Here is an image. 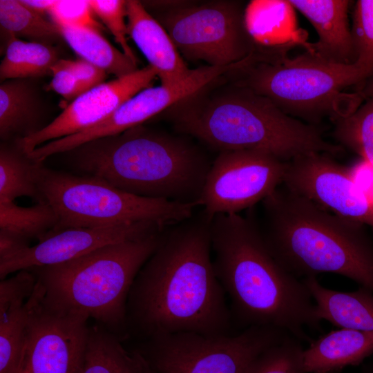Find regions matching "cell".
Segmentation results:
<instances>
[{"instance_id": "ac0fdd59", "label": "cell", "mask_w": 373, "mask_h": 373, "mask_svg": "<svg viewBox=\"0 0 373 373\" xmlns=\"http://www.w3.org/2000/svg\"><path fill=\"white\" fill-rule=\"evenodd\" d=\"M303 283L315 303L316 314L340 328L373 333V292L360 287L352 291H341L323 286L314 276Z\"/></svg>"}, {"instance_id": "44dd1931", "label": "cell", "mask_w": 373, "mask_h": 373, "mask_svg": "<svg viewBox=\"0 0 373 373\" xmlns=\"http://www.w3.org/2000/svg\"><path fill=\"white\" fill-rule=\"evenodd\" d=\"M82 373H154L135 349L126 350L122 340L100 325L90 327Z\"/></svg>"}, {"instance_id": "2e32d148", "label": "cell", "mask_w": 373, "mask_h": 373, "mask_svg": "<svg viewBox=\"0 0 373 373\" xmlns=\"http://www.w3.org/2000/svg\"><path fill=\"white\" fill-rule=\"evenodd\" d=\"M129 36L157 73L161 85L183 81L192 71L182 58L170 36L144 6L136 0L126 1Z\"/></svg>"}, {"instance_id": "484cf974", "label": "cell", "mask_w": 373, "mask_h": 373, "mask_svg": "<svg viewBox=\"0 0 373 373\" xmlns=\"http://www.w3.org/2000/svg\"><path fill=\"white\" fill-rule=\"evenodd\" d=\"M58 223L53 208L46 201L24 207L14 201L0 202V230L26 240H39L52 231Z\"/></svg>"}, {"instance_id": "4316f807", "label": "cell", "mask_w": 373, "mask_h": 373, "mask_svg": "<svg viewBox=\"0 0 373 373\" xmlns=\"http://www.w3.org/2000/svg\"><path fill=\"white\" fill-rule=\"evenodd\" d=\"M339 146L356 153L373 169V97L350 113L334 118Z\"/></svg>"}, {"instance_id": "f546056e", "label": "cell", "mask_w": 373, "mask_h": 373, "mask_svg": "<svg viewBox=\"0 0 373 373\" xmlns=\"http://www.w3.org/2000/svg\"><path fill=\"white\" fill-rule=\"evenodd\" d=\"M301 341L290 335L257 356L244 373H307Z\"/></svg>"}, {"instance_id": "d4e9b609", "label": "cell", "mask_w": 373, "mask_h": 373, "mask_svg": "<svg viewBox=\"0 0 373 373\" xmlns=\"http://www.w3.org/2000/svg\"><path fill=\"white\" fill-rule=\"evenodd\" d=\"M15 142V141H14ZM36 162L15 142H2L0 146V202H12L28 196L44 201L34 177Z\"/></svg>"}, {"instance_id": "74e56055", "label": "cell", "mask_w": 373, "mask_h": 373, "mask_svg": "<svg viewBox=\"0 0 373 373\" xmlns=\"http://www.w3.org/2000/svg\"><path fill=\"white\" fill-rule=\"evenodd\" d=\"M19 1L30 10L42 15L45 12L48 13L57 1L21 0Z\"/></svg>"}, {"instance_id": "3957f363", "label": "cell", "mask_w": 373, "mask_h": 373, "mask_svg": "<svg viewBox=\"0 0 373 373\" xmlns=\"http://www.w3.org/2000/svg\"><path fill=\"white\" fill-rule=\"evenodd\" d=\"M220 79L164 112L177 133L220 152L263 151L285 162L310 153L343 151L315 125L288 115L247 88L219 84Z\"/></svg>"}, {"instance_id": "d590c367", "label": "cell", "mask_w": 373, "mask_h": 373, "mask_svg": "<svg viewBox=\"0 0 373 373\" xmlns=\"http://www.w3.org/2000/svg\"><path fill=\"white\" fill-rule=\"evenodd\" d=\"M59 60L52 68V79L48 87L66 99L73 101L84 90L76 77Z\"/></svg>"}, {"instance_id": "cb8c5ba5", "label": "cell", "mask_w": 373, "mask_h": 373, "mask_svg": "<svg viewBox=\"0 0 373 373\" xmlns=\"http://www.w3.org/2000/svg\"><path fill=\"white\" fill-rule=\"evenodd\" d=\"M58 60L57 51L52 46L26 41L10 35L0 64V79L4 82L52 75Z\"/></svg>"}, {"instance_id": "e575fe53", "label": "cell", "mask_w": 373, "mask_h": 373, "mask_svg": "<svg viewBox=\"0 0 373 373\" xmlns=\"http://www.w3.org/2000/svg\"><path fill=\"white\" fill-rule=\"evenodd\" d=\"M59 61L76 77L84 92L104 83L106 73L84 59L79 58L76 60Z\"/></svg>"}, {"instance_id": "d6986e66", "label": "cell", "mask_w": 373, "mask_h": 373, "mask_svg": "<svg viewBox=\"0 0 373 373\" xmlns=\"http://www.w3.org/2000/svg\"><path fill=\"white\" fill-rule=\"evenodd\" d=\"M373 354V333L340 328L332 330L304 349L303 365L307 373L340 371L358 365Z\"/></svg>"}, {"instance_id": "d6a6232c", "label": "cell", "mask_w": 373, "mask_h": 373, "mask_svg": "<svg viewBox=\"0 0 373 373\" xmlns=\"http://www.w3.org/2000/svg\"><path fill=\"white\" fill-rule=\"evenodd\" d=\"M89 1H57L48 15L57 26L89 28L100 30L102 27L95 20Z\"/></svg>"}, {"instance_id": "ffe728a7", "label": "cell", "mask_w": 373, "mask_h": 373, "mask_svg": "<svg viewBox=\"0 0 373 373\" xmlns=\"http://www.w3.org/2000/svg\"><path fill=\"white\" fill-rule=\"evenodd\" d=\"M294 8L286 0H253L245 8V24L254 45L274 48L298 41Z\"/></svg>"}, {"instance_id": "8fae6325", "label": "cell", "mask_w": 373, "mask_h": 373, "mask_svg": "<svg viewBox=\"0 0 373 373\" xmlns=\"http://www.w3.org/2000/svg\"><path fill=\"white\" fill-rule=\"evenodd\" d=\"M287 162L263 151H221L212 162L198 207L211 218L253 208L282 184Z\"/></svg>"}, {"instance_id": "52a82bcc", "label": "cell", "mask_w": 373, "mask_h": 373, "mask_svg": "<svg viewBox=\"0 0 373 373\" xmlns=\"http://www.w3.org/2000/svg\"><path fill=\"white\" fill-rule=\"evenodd\" d=\"M294 42L274 48L256 46L240 66L229 71L231 82L273 102L283 112L314 125L321 118L340 115L336 102L349 86L373 77V70L325 60L307 50L287 55Z\"/></svg>"}, {"instance_id": "5b68a950", "label": "cell", "mask_w": 373, "mask_h": 373, "mask_svg": "<svg viewBox=\"0 0 373 373\" xmlns=\"http://www.w3.org/2000/svg\"><path fill=\"white\" fill-rule=\"evenodd\" d=\"M260 224L276 260L298 278L332 273L373 292V237L283 184L262 202Z\"/></svg>"}, {"instance_id": "9c48e42d", "label": "cell", "mask_w": 373, "mask_h": 373, "mask_svg": "<svg viewBox=\"0 0 373 373\" xmlns=\"http://www.w3.org/2000/svg\"><path fill=\"white\" fill-rule=\"evenodd\" d=\"M290 335L272 326L228 335L178 332L140 341L135 350L154 373H244L257 356Z\"/></svg>"}, {"instance_id": "7c38bea8", "label": "cell", "mask_w": 373, "mask_h": 373, "mask_svg": "<svg viewBox=\"0 0 373 373\" xmlns=\"http://www.w3.org/2000/svg\"><path fill=\"white\" fill-rule=\"evenodd\" d=\"M26 303L28 318L21 373H82L89 318L46 307L37 283Z\"/></svg>"}, {"instance_id": "603a6c76", "label": "cell", "mask_w": 373, "mask_h": 373, "mask_svg": "<svg viewBox=\"0 0 373 373\" xmlns=\"http://www.w3.org/2000/svg\"><path fill=\"white\" fill-rule=\"evenodd\" d=\"M57 27L61 37L79 58L106 73L120 77L138 70L137 64L112 46L99 30L67 26Z\"/></svg>"}, {"instance_id": "f35d334b", "label": "cell", "mask_w": 373, "mask_h": 373, "mask_svg": "<svg viewBox=\"0 0 373 373\" xmlns=\"http://www.w3.org/2000/svg\"><path fill=\"white\" fill-rule=\"evenodd\" d=\"M363 86L357 93L362 98L373 97V77L363 82Z\"/></svg>"}, {"instance_id": "60d3db41", "label": "cell", "mask_w": 373, "mask_h": 373, "mask_svg": "<svg viewBox=\"0 0 373 373\" xmlns=\"http://www.w3.org/2000/svg\"><path fill=\"white\" fill-rule=\"evenodd\" d=\"M340 371H332L327 373H339Z\"/></svg>"}, {"instance_id": "83f0119b", "label": "cell", "mask_w": 373, "mask_h": 373, "mask_svg": "<svg viewBox=\"0 0 373 373\" xmlns=\"http://www.w3.org/2000/svg\"><path fill=\"white\" fill-rule=\"evenodd\" d=\"M28 318L26 301L0 312V373H21Z\"/></svg>"}, {"instance_id": "ba28073f", "label": "cell", "mask_w": 373, "mask_h": 373, "mask_svg": "<svg viewBox=\"0 0 373 373\" xmlns=\"http://www.w3.org/2000/svg\"><path fill=\"white\" fill-rule=\"evenodd\" d=\"M34 177L43 200L57 216V225L51 232L140 222L169 227L191 217L198 207L135 195L95 176L47 168L43 162H36Z\"/></svg>"}, {"instance_id": "277c9868", "label": "cell", "mask_w": 373, "mask_h": 373, "mask_svg": "<svg viewBox=\"0 0 373 373\" xmlns=\"http://www.w3.org/2000/svg\"><path fill=\"white\" fill-rule=\"evenodd\" d=\"M64 154L83 175L127 193L197 206L213 162L189 136L143 124Z\"/></svg>"}, {"instance_id": "836d02e7", "label": "cell", "mask_w": 373, "mask_h": 373, "mask_svg": "<svg viewBox=\"0 0 373 373\" xmlns=\"http://www.w3.org/2000/svg\"><path fill=\"white\" fill-rule=\"evenodd\" d=\"M37 280L29 269H22L8 279L0 283V312L6 310L11 305L26 301L32 295Z\"/></svg>"}, {"instance_id": "1f68e13d", "label": "cell", "mask_w": 373, "mask_h": 373, "mask_svg": "<svg viewBox=\"0 0 373 373\" xmlns=\"http://www.w3.org/2000/svg\"><path fill=\"white\" fill-rule=\"evenodd\" d=\"M89 3L94 14L112 33L122 51L137 64V59L127 40L126 1L92 0Z\"/></svg>"}, {"instance_id": "8992f818", "label": "cell", "mask_w": 373, "mask_h": 373, "mask_svg": "<svg viewBox=\"0 0 373 373\" xmlns=\"http://www.w3.org/2000/svg\"><path fill=\"white\" fill-rule=\"evenodd\" d=\"M165 229L107 245L64 262L28 269L35 275L46 307L93 318L122 341L128 337L126 305L131 288Z\"/></svg>"}, {"instance_id": "6da1fadb", "label": "cell", "mask_w": 373, "mask_h": 373, "mask_svg": "<svg viewBox=\"0 0 373 373\" xmlns=\"http://www.w3.org/2000/svg\"><path fill=\"white\" fill-rule=\"evenodd\" d=\"M211 220L202 209L165 229L131 288L128 337L140 341L178 332L228 335L239 332L213 266Z\"/></svg>"}, {"instance_id": "f1b7e54d", "label": "cell", "mask_w": 373, "mask_h": 373, "mask_svg": "<svg viewBox=\"0 0 373 373\" xmlns=\"http://www.w3.org/2000/svg\"><path fill=\"white\" fill-rule=\"evenodd\" d=\"M0 24L10 35L52 46L61 37L57 26L23 6L19 1H0Z\"/></svg>"}, {"instance_id": "ab89813d", "label": "cell", "mask_w": 373, "mask_h": 373, "mask_svg": "<svg viewBox=\"0 0 373 373\" xmlns=\"http://www.w3.org/2000/svg\"><path fill=\"white\" fill-rule=\"evenodd\" d=\"M360 373H373V360L364 364Z\"/></svg>"}, {"instance_id": "30bf717a", "label": "cell", "mask_w": 373, "mask_h": 373, "mask_svg": "<svg viewBox=\"0 0 373 373\" xmlns=\"http://www.w3.org/2000/svg\"><path fill=\"white\" fill-rule=\"evenodd\" d=\"M240 1L220 0L160 12L157 20L186 59L227 66L246 59L255 45Z\"/></svg>"}, {"instance_id": "4fadbf2b", "label": "cell", "mask_w": 373, "mask_h": 373, "mask_svg": "<svg viewBox=\"0 0 373 373\" xmlns=\"http://www.w3.org/2000/svg\"><path fill=\"white\" fill-rule=\"evenodd\" d=\"M330 156L310 153L287 162L282 184L327 211L373 229V201L349 169Z\"/></svg>"}, {"instance_id": "e0dca14e", "label": "cell", "mask_w": 373, "mask_h": 373, "mask_svg": "<svg viewBox=\"0 0 373 373\" xmlns=\"http://www.w3.org/2000/svg\"><path fill=\"white\" fill-rule=\"evenodd\" d=\"M311 23L318 41L308 50L321 58L338 64L354 63L347 0H288Z\"/></svg>"}, {"instance_id": "7a4b0ae2", "label": "cell", "mask_w": 373, "mask_h": 373, "mask_svg": "<svg viewBox=\"0 0 373 373\" xmlns=\"http://www.w3.org/2000/svg\"><path fill=\"white\" fill-rule=\"evenodd\" d=\"M211 239L214 271L236 329L272 326L309 341L305 328L321 322L315 303L303 280L274 258L254 215H215Z\"/></svg>"}, {"instance_id": "9a60e30c", "label": "cell", "mask_w": 373, "mask_h": 373, "mask_svg": "<svg viewBox=\"0 0 373 373\" xmlns=\"http://www.w3.org/2000/svg\"><path fill=\"white\" fill-rule=\"evenodd\" d=\"M153 222L68 228L51 232L34 245L0 258V278L22 269L51 265L82 256L107 245L136 239L165 229Z\"/></svg>"}, {"instance_id": "5bb4252c", "label": "cell", "mask_w": 373, "mask_h": 373, "mask_svg": "<svg viewBox=\"0 0 373 373\" xmlns=\"http://www.w3.org/2000/svg\"><path fill=\"white\" fill-rule=\"evenodd\" d=\"M157 77L150 65L95 86L75 99L51 122L16 142L28 155L48 142L78 133L104 120L130 98L152 86Z\"/></svg>"}, {"instance_id": "b9f144b4", "label": "cell", "mask_w": 373, "mask_h": 373, "mask_svg": "<svg viewBox=\"0 0 373 373\" xmlns=\"http://www.w3.org/2000/svg\"></svg>"}, {"instance_id": "7402d4cb", "label": "cell", "mask_w": 373, "mask_h": 373, "mask_svg": "<svg viewBox=\"0 0 373 373\" xmlns=\"http://www.w3.org/2000/svg\"><path fill=\"white\" fill-rule=\"evenodd\" d=\"M23 79L0 86V137L3 142L26 137L40 130L34 91Z\"/></svg>"}, {"instance_id": "4dcf8cb0", "label": "cell", "mask_w": 373, "mask_h": 373, "mask_svg": "<svg viewBox=\"0 0 373 373\" xmlns=\"http://www.w3.org/2000/svg\"><path fill=\"white\" fill-rule=\"evenodd\" d=\"M351 31L354 63L373 70V0L354 3Z\"/></svg>"}, {"instance_id": "8d00e7d4", "label": "cell", "mask_w": 373, "mask_h": 373, "mask_svg": "<svg viewBox=\"0 0 373 373\" xmlns=\"http://www.w3.org/2000/svg\"><path fill=\"white\" fill-rule=\"evenodd\" d=\"M29 242V240L19 236L0 230V258L30 247Z\"/></svg>"}]
</instances>
